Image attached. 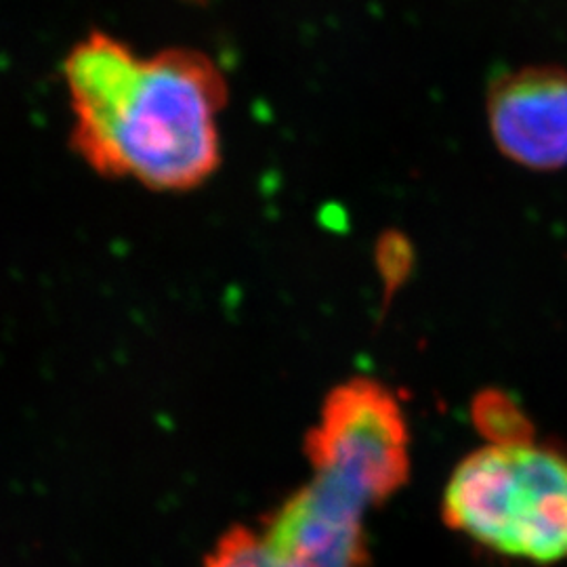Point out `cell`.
I'll return each instance as SVG.
<instances>
[{
	"label": "cell",
	"instance_id": "cell-1",
	"mask_svg": "<svg viewBox=\"0 0 567 567\" xmlns=\"http://www.w3.org/2000/svg\"><path fill=\"white\" fill-rule=\"evenodd\" d=\"M61 74L70 145L95 173L154 192H189L219 168L227 82L203 51L142 55L95 30L70 49Z\"/></svg>",
	"mask_w": 567,
	"mask_h": 567
},
{
	"label": "cell",
	"instance_id": "cell-2",
	"mask_svg": "<svg viewBox=\"0 0 567 567\" xmlns=\"http://www.w3.org/2000/svg\"><path fill=\"white\" fill-rule=\"evenodd\" d=\"M442 513L452 529L501 555L567 559V454L526 435L489 442L454 468Z\"/></svg>",
	"mask_w": 567,
	"mask_h": 567
},
{
	"label": "cell",
	"instance_id": "cell-3",
	"mask_svg": "<svg viewBox=\"0 0 567 567\" xmlns=\"http://www.w3.org/2000/svg\"><path fill=\"white\" fill-rule=\"evenodd\" d=\"M313 475L343 486L365 507H377L404 487L410 437L402 405L372 379L337 386L305 442Z\"/></svg>",
	"mask_w": 567,
	"mask_h": 567
},
{
	"label": "cell",
	"instance_id": "cell-4",
	"mask_svg": "<svg viewBox=\"0 0 567 567\" xmlns=\"http://www.w3.org/2000/svg\"><path fill=\"white\" fill-rule=\"evenodd\" d=\"M365 511L351 492L313 475L259 529L231 527L204 567H364Z\"/></svg>",
	"mask_w": 567,
	"mask_h": 567
},
{
	"label": "cell",
	"instance_id": "cell-5",
	"mask_svg": "<svg viewBox=\"0 0 567 567\" xmlns=\"http://www.w3.org/2000/svg\"><path fill=\"white\" fill-rule=\"evenodd\" d=\"M487 124L508 161L529 171L566 168V70L532 65L501 76L487 93Z\"/></svg>",
	"mask_w": 567,
	"mask_h": 567
}]
</instances>
